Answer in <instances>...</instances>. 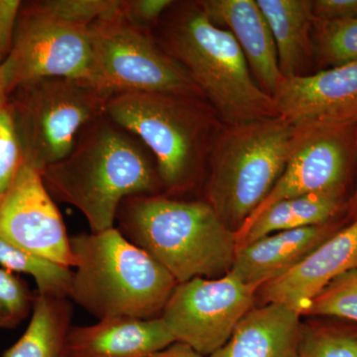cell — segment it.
<instances>
[{
	"mask_svg": "<svg viewBox=\"0 0 357 357\" xmlns=\"http://www.w3.org/2000/svg\"><path fill=\"white\" fill-rule=\"evenodd\" d=\"M41 175L52 198L81 211L91 232L114 227L124 199L163 191L151 152L105 112L89 122L69 153Z\"/></svg>",
	"mask_w": 357,
	"mask_h": 357,
	"instance_id": "obj_1",
	"label": "cell"
},
{
	"mask_svg": "<svg viewBox=\"0 0 357 357\" xmlns=\"http://www.w3.org/2000/svg\"><path fill=\"white\" fill-rule=\"evenodd\" d=\"M155 38L182 66L225 126L277 116L273 98L252 76L231 33L213 24L197 1H175Z\"/></svg>",
	"mask_w": 357,
	"mask_h": 357,
	"instance_id": "obj_2",
	"label": "cell"
},
{
	"mask_svg": "<svg viewBox=\"0 0 357 357\" xmlns=\"http://www.w3.org/2000/svg\"><path fill=\"white\" fill-rule=\"evenodd\" d=\"M115 222L126 239L151 255L178 284L225 276L236 259V234L204 199L130 197L122 202Z\"/></svg>",
	"mask_w": 357,
	"mask_h": 357,
	"instance_id": "obj_3",
	"label": "cell"
},
{
	"mask_svg": "<svg viewBox=\"0 0 357 357\" xmlns=\"http://www.w3.org/2000/svg\"><path fill=\"white\" fill-rule=\"evenodd\" d=\"M105 114L149 149L164 195L169 197L185 194L199 184L222 128L206 100L167 93L135 91L110 96Z\"/></svg>",
	"mask_w": 357,
	"mask_h": 357,
	"instance_id": "obj_4",
	"label": "cell"
},
{
	"mask_svg": "<svg viewBox=\"0 0 357 357\" xmlns=\"http://www.w3.org/2000/svg\"><path fill=\"white\" fill-rule=\"evenodd\" d=\"M75 268L70 299L96 319L160 318L175 278L116 227L70 237Z\"/></svg>",
	"mask_w": 357,
	"mask_h": 357,
	"instance_id": "obj_5",
	"label": "cell"
},
{
	"mask_svg": "<svg viewBox=\"0 0 357 357\" xmlns=\"http://www.w3.org/2000/svg\"><path fill=\"white\" fill-rule=\"evenodd\" d=\"M296 126L281 115L220 128L208 164L206 202L236 234L285 170Z\"/></svg>",
	"mask_w": 357,
	"mask_h": 357,
	"instance_id": "obj_6",
	"label": "cell"
},
{
	"mask_svg": "<svg viewBox=\"0 0 357 357\" xmlns=\"http://www.w3.org/2000/svg\"><path fill=\"white\" fill-rule=\"evenodd\" d=\"M109 100L93 86L67 77L20 84L7 98L23 163L40 173L69 153L84 126L105 112Z\"/></svg>",
	"mask_w": 357,
	"mask_h": 357,
	"instance_id": "obj_7",
	"label": "cell"
},
{
	"mask_svg": "<svg viewBox=\"0 0 357 357\" xmlns=\"http://www.w3.org/2000/svg\"><path fill=\"white\" fill-rule=\"evenodd\" d=\"M91 63L88 84L110 96L159 93L206 100L189 73L161 46L151 30L129 22L121 11L89 28Z\"/></svg>",
	"mask_w": 357,
	"mask_h": 357,
	"instance_id": "obj_8",
	"label": "cell"
},
{
	"mask_svg": "<svg viewBox=\"0 0 357 357\" xmlns=\"http://www.w3.org/2000/svg\"><path fill=\"white\" fill-rule=\"evenodd\" d=\"M89 28L54 17L37 1L22 2L10 51L2 61L7 93L44 77H67L88 84Z\"/></svg>",
	"mask_w": 357,
	"mask_h": 357,
	"instance_id": "obj_9",
	"label": "cell"
},
{
	"mask_svg": "<svg viewBox=\"0 0 357 357\" xmlns=\"http://www.w3.org/2000/svg\"><path fill=\"white\" fill-rule=\"evenodd\" d=\"M259 288L230 273L215 279L197 277L176 286L161 318L175 342L208 357L252 309Z\"/></svg>",
	"mask_w": 357,
	"mask_h": 357,
	"instance_id": "obj_10",
	"label": "cell"
},
{
	"mask_svg": "<svg viewBox=\"0 0 357 357\" xmlns=\"http://www.w3.org/2000/svg\"><path fill=\"white\" fill-rule=\"evenodd\" d=\"M356 151L357 124L296 126L285 170L244 225L282 199L321 192L344 195Z\"/></svg>",
	"mask_w": 357,
	"mask_h": 357,
	"instance_id": "obj_11",
	"label": "cell"
},
{
	"mask_svg": "<svg viewBox=\"0 0 357 357\" xmlns=\"http://www.w3.org/2000/svg\"><path fill=\"white\" fill-rule=\"evenodd\" d=\"M0 236L15 248L64 266L76 264L55 199L41 173L24 163L0 199Z\"/></svg>",
	"mask_w": 357,
	"mask_h": 357,
	"instance_id": "obj_12",
	"label": "cell"
},
{
	"mask_svg": "<svg viewBox=\"0 0 357 357\" xmlns=\"http://www.w3.org/2000/svg\"><path fill=\"white\" fill-rule=\"evenodd\" d=\"M272 98L278 114L295 126H356L357 61L283 77Z\"/></svg>",
	"mask_w": 357,
	"mask_h": 357,
	"instance_id": "obj_13",
	"label": "cell"
},
{
	"mask_svg": "<svg viewBox=\"0 0 357 357\" xmlns=\"http://www.w3.org/2000/svg\"><path fill=\"white\" fill-rule=\"evenodd\" d=\"M357 268V218L338 229L286 273L263 284V305H285L301 316L311 301L340 275Z\"/></svg>",
	"mask_w": 357,
	"mask_h": 357,
	"instance_id": "obj_14",
	"label": "cell"
},
{
	"mask_svg": "<svg viewBox=\"0 0 357 357\" xmlns=\"http://www.w3.org/2000/svg\"><path fill=\"white\" fill-rule=\"evenodd\" d=\"M197 3L213 24L231 33L256 83L273 96L283 76L273 35L256 0H199Z\"/></svg>",
	"mask_w": 357,
	"mask_h": 357,
	"instance_id": "obj_15",
	"label": "cell"
},
{
	"mask_svg": "<svg viewBox=\"0 0 357 357\" xmlns=\"http://www.w3.org/2000/svg\"><path fill=\"white\" fill-rule=\"evenodd\" d=\"M175 342L161 317L110 318L91 326H72L69 357H149Z\"/></svg>",
	"mask_w": 357,
	"mask_h": 357,
	"instance_id": "obj_16",
	"label": "cell"
},
{
	"mask_svg": "<svg viewBox=\"0 0 357 357\" xmlns=\"http://www.w3.org/2000/svg\"><path fill=\"white\" fill-rule=\"evenodd\" d=\"M337 230L338 225L333 220L262 237L236 249L229 273L243 283L261 287L297 265Z\"/></svg>",
	"mask_w": 357,
	"mask_h": 357,
	"instance_id": "obj_17",
	"label": "cell"
},
{
	"mask_svg": "<svg viewBox=\"0 0 357 357\" xmlns=\"http://www.w3.org/2000/svg\"><path fill=\"white\" fill-rule=\"evenodd\" d=\"M301 314L281 304L250 310L229 340L208 357H298L303 325Z\"/></svg>",
	"mask_w": 357,
	"mask_h": 357,
	"instance_id": "obj_18",
	"label": "cell"
},
{
	"mask_svg": "<svg viewBox=\"0 0 357 357\" xmlns=\"http://www.w3.org/2000/svg\"><path fill=\"white\" fill-rule=\"evenodd\" d=\"M271 29L283 77L304 76L314 28L312 0H256Z\"/></svg>",
	"mask_w": 357,
	"mask_h": 357,
	"instance_id": "obj_19",
	"label": "cell"
},
{
	"mask_svg": "<svg viewBox=\"0 0 357 357\" xmlns=\"http://www.w3.org/2000/svg\"><path fill=\"white\" fill-rule=\"evenodd\" d=\"M344 206V195L321 192L282 199L236 232V249L262 237L333 222Z\"/></svg>",
	"mask_w": 357,
	"mask_h": 357,
	"instance_id": "obj_20",
	"label": "cell"
},
{
	"mask_svg": "<svg viewBox=\"0 0 357 357\" xmlns=\"http://www.w3.org/2000/svg\"><path fill=\"white\" fill-rule=\"evenodd\" d=\"M31 314L24 333L1 357H69L73 318L69 298L36 292Z\"/></svg>",
	"mask_w": 357,
	"mask_h": 357,
	"instance_id": "obj_21",
	"label": "cell"
},
{
	"mask_svg": "<svg viewBox=\"0 0 357 357\" xmlns=\"http://www.w3.org/2000/svg\"><path fill=\"white\" fill-rule=\"evenodd\" d=\"M0 265L11 272L33 277L37 293L53 297L69 298L74 271L41 256L28 252L0 236Z\"/></svg>",
	"mask_w": 357,
	"mask_h": 357,
	"instance_id": "obj_22",
	"label": "cell"
},
{
	"mask_svg": "<svg viewBox=\"0 0 357 357\" xmlns=\"http://www.w3.org/2000/svg\"><path fill=\"white\" fill-rule=\"evenodd\" d=\"M312 48L323 65L331 68L357 61V18L316 22Z\"/></svg>",
	"mask_w": 357,
	"mask_h": 357,
	"instance_id": "obj_23",
	"label": "cell"
},
{
	"mask_svg": "<svg viewBox=\"0 0 357 357\" xmlns=\"http://www.w3.org/2000/svg\"><path fill=\"white\" fill-rule=\"evenodd\" d=\"M303 314L357 321V268L335 279L314 298Z\"/></svg>",
	"mask_w": 357,
	"mask_h": 357,
	"instance_id": "obj_24",
	"label": "cell"
},
{
	"mask_svg": "<svg viewBox=\"0 0 357 357\" xmlns=\"http://www.w3.org/2000/svg\"><path fill=\"white\" fill-rule=\"evenodd\" d=\"M298 357H357V331L303 326Z\"/></svg>",
	"mask_w": 357,
	"mask_h": 357,
	"instance_id": "obj_25",
	"label": "cell"
},
{
	"mask_svg": "<svg viewBox=\"0 0 357 357\" xmlns=\"http://www.w3.org/2000/svg\"><path fill=\"white\" fill-rule=\"evenodd\" d=\"M35 297L26 281L0 267V328H17L32 312Z\"/></svg>",
	"mask_w": 357,
	"mask_h": 357,
	"instance_id": "obj_26",
	"label": "cell"
},
{
	"mask_svg": "<svg viewBox=\"0 0 357 357\" xmlns=\"http://www.w3.org/2000/svg\"><path fill=\"white\" fill-rule=\"evenodd\" d=\"M39 6L54 17L89 27L121 11V0H40Z\"/></svg>",
	"mask_w": 357,
	"mask_h": 357,
	"instance_id": "obj_27",
	"label": "cell"
},
{
	"mask_svg": "<svg viewBox=\"0 0 357 357\" xmlns=\"http://www.w3.org/2000/svg\"><path fill=\"white\" fill-rule=\"evenodd\" d=\"M22 165L20 139L6 105L0 110V199L10 189Z\"/></svg>",
	"mask_w": 357,
	"mask_h": 357,
	"instance_id": "obj_28",
	"label": "cell"
},
{
	"mask_svg": "<svg viewBox=\"0 0 357 357\" xmlns=\"http://www.w3.org/2000/svg\"><path fill=\"white\" fill-rule=\"evenodd\" d=\"M173 0H121V14L133 25L153 30Z\"/></svg>",
	"mask_w": 357,
	"mask_h": 357,
	"instance_id": "obj_29",
	"label": "cell"
},
{
	"mask_svg": "<svg viewBox=\"0 0 357 357\" xmlns=\"http://www.w3.org/2000/svg\"><path fill=\"white\" fill-rule=\"evenodd\" d=\"M312 15L316 22L357 18V0H314Z\"/></svg>",
	"mask_w": 357,
	"mask_h": 357,
	"instance_id": "obj_30",
	"label": "cell"
},
{
	"mask_svg": "<svg viewBox=\"0 0 357 357\" xmlns=\"http://www.w3.org/2000/svg\"><path fill=\"white\" fill-rule=\"evenodd\" d=\"M22 1L0 0V55L6 58L13 45Z\"/></svg>",
	"mask_w": 357,
	"mask_h": 357,
	"instance_id": "obj_31",
	"label": "cell"
},
{
	"mask_svg": "<svg viewBox=\"0 0 357 357\" xmlns=\"http://www.w3.org/2000/svg\"><path fill=\"white\" fill-rule=\"evenodd\" d=\"M149 357H206L190 345L175 342Z\"/></svg>",
	"mask_w": 357,
	"mask_h": 357,
	"instance_id": "obj_32",
	"label": "cell"
},
{
	"mask_svg": "<svg viewBox=\"0 0 357 357\" xmlns=\"http://www.w3.org/2000/svg\"><path fill=\"white\" fill-rule=\"evenodd\" d=\"M2 61H3V58L0 55V110L6 107L7 98H8L6 81H4L3 69H2Z\"/></svg>",
	"mask_w": 357,
	"mask_h": 357,
	"instance_id": "obj_33",
	"label": "cell"
},
{
	"mask_svg": "<svg viewBox=\"0 0 357 357\" xmlns=\"http://www.w3.org/2000/svg\"><path fill=\"white\" fill-rule=\"evenodd\" d=\"M349 213H351V218L354 220L357 218V188L354 197H352L351 204H349Z\"/></svg>",
	"mask_w": 357,
	"mask_h": 357,
	"instance_id": "obj_34",
	"label": "cell"
}]
</instances>
